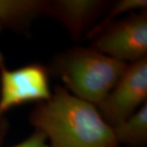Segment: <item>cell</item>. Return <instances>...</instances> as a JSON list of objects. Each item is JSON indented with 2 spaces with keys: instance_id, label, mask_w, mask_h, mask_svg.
<instances>
[{
  "instance_id": "7a4b0ae2",
  "label": "cell",
  "mask_w": 147,
  "mask_h": 147,
  "mask_svg": "<svg viewBox=\"0 0 147 147\" xmlns=\"http://www.w3.org/2000/svg\"><path fill=\"white\" fill-rule=\"evenodd\" d=\"M127 65L92 47H76L57 56L48 71L74 96L97 106L114 88Z\"/></svg>"
},
{
  "instance_id": "6da1fadb",
  "label": "cell",
  "mask_w": 147,
  "mask_h": 147,
  "mask_svg": "<svg viewBox=\"0 0 147 147\" xmlns=\"http://www.w3.org/2000/svg\"><path fill=\"white\" fill-rule=\"evenodd\" d=\"M29 120L46 136L49 147H119L96 105L60 85L48 100L34 106Z\"/></svg>"
},
{
  "instance_id": "3957f363",
  "label": "cell",
  "mask_w": 147,
  "mask_h": 147,
  "mask_svg": "<svg viewBox=\"0 0 147 147\" xmlns=\"http://www.w3.org/2000/svg\"><path fill=\"white\" fill-rule=\"evenodd\" d=\"M49 74L46 67L38 63L8 69L0 53V119L13 107L48 100L52 95Z\"/></svg>"
},
{
  "instance_id": "30bf717a",
  "label": "cell",
  "mask_w": 147,
  "mask_h": 147,
  "mask_svg": "<svg viewBox=\"0 0 147 147\" xmlns=\"http://www.w3.org/2000/svg\"><path fill=\"white\" fill-rule=\"evenodd\" d=\"M7 122L3 119H0V147H3V141L7 133ZM47 137L41 131H35L32 133L27 139L17 144L14 146L11 147H49L47 143Z\"/></svg>"
},
{
  "instance_id": "8fae6325",
  "label": "cell",
  "mask_w": 147,
  "mask_h": 147,
  "mask_svg": "<svg viewBox=\"0 0 147 147\" xmlns=\"http://www.w3.org/2000/svg\"><path fill=\"white\" fill-rule=\"evenodd\" d=\"M1 26H2V25H1V23H0V29H1Z\"/></svg>"
},
{
  "instance_id": "8992f818",
  "label": "cell",
  "mask_w": 147,
  "mask_h": 147,
  "mask_svg": "<svg viewBox=\"0 0 147 147\" xmlns=\"http://www.w3.org/2000/svg\"><path fill=\"white\" fill-rule=\"evenodd\" d=\"M106 6L107 2L100 0L46 1L44 15L60 21L74 38H79Z\"/></svg>"
},
{
  "instance_id": "ba28073f",
  "label": "cell",
  "mask_w": 147,
  "mask_h": 147,
  "mask_svg": "<svg viewBox=\"0 0 147 147\" xmlns=\"http://www.w3.org/2000/svg\"><path fill=\"white\" fill-rule=\"evenodd\" d=\"M111 128L119 144L144 147L147 142V102L126 120Z\"/></svg>"
},
{
  "instance_id": "277c9868",
  "label": "cell",
  "mask_w": 147,
  "mask_h": 147,
  "mask_svg": "<svg viewBox=\"0 0 147 147\" xmlns=\"http://www.w3.org/2000/svg\"><path fill=\"white\" fill-rule=\"evenodd\" d=\"M147 57L127 65L114 88L97 105L105 122L111 127L119 125L146 102Z\"/></svg>"
},
{
  "instance_id": "5b68a950",
  "label": "cell",
  "mask_w": 147,
  "mask_h": 147,
  "mask_svg": "<svg viewBox=\"0 0 147 147\" xmlns=\"http://www.w3.org/2000/svg\"><path fill=\"white\" fill-rule=\"evenodd\" d=\"M93 38L91 47L118 61L135 62L146 57V10L111 23Z\"/></svg>"
},
{
  "instance_id": "9c48e42d",
  "label": "cell",
  "mask_w": 147,
  "mask_h": 147,
  "mask_svg": "<svg viewBox=\"0 0 147 147\" xmlns=\"http://www.w3.org/2000/svg\"><path fill=\"white\" fill-rule=\"evenodd\" d=\"M147 7L146 0H121L114 4L110 12L107 14L105 18H104L99 24L95 26L92 30H90L88 37L95 38L99 33L102 31L104 29L113 23L116 16L126 13L127 11H131L135 9H142L146 10Z\"/></svg>"
},
{
  "instance_id": "52a82bcc",
  "label": "cell",
  "mask_w": 147,
  "mask_h": 147,
  "mask_svg": "<svg viewBox=\"0 0 147 147\" xmlns=\"http://www.w3.org/2000/svg\"><path fill=\"white\" fill-rule=\"evenodd\" d=\"M44 0H0V23L23 30L40 15H44Z\"/></svg>"
}]
</instances>
